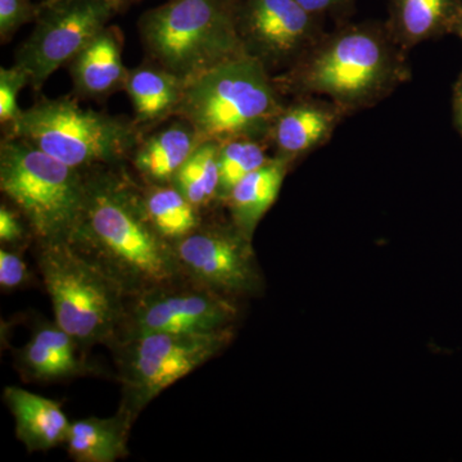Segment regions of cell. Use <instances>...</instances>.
I'll use <instances>...</instances> for the list:
<instances>
[{
  "label": "cell",
  "mask_w": 462,
  "mask_h": 462,
  "mask_svg": "<svg viewBox=\"0 0 462 462\" xmlns=\"http://www.w3.org/2000/svg\"><path fill=\"white\" fill-rule=\"evenodd\" d=\"M30 85V78L23 67H0V124L3 129H12L20 120L23 109L18 106V96Z\"/></svg>",
  "instance_id": "d4e9b609"
},
{
  "label": "cell",
  "mask_w": 462,
  "mask_h": 462,
  "mask_svg": "<svg viewBox=\"0 0 462 462\" xmlns=\"http://www.w3.org/2000/svg\"><path fill=\"white\" fill-rule=\"evenodd\" d=\"M80 343L57 322L36 328L25 346L17 349L16 365L21 378L32 383H60L99 373L85 357Z\"/></svg>",
  "instance_id": "4fadbf2b"
},
{
  "label": "cell",
  "mask_w": 462,
  "mask_h": 462,
  "mask_svg": "<svg viewBox=\"0 0 462 462\" xmlns=\"http://www.w3.org/2000/svg\"><path fill=\"white\" fill-rule=\"evenodd\" d=\"M134 422L118 410L111 418L71 422L65 445L76 462H115L129 455L127 442Z\"/></svg>",
  "instance_id": "44dd1931"
},
{
  "label": "cell",
  "mask_w": 462,
  "mask_h": 462,
  "mask_svg": "<svg viewBox=\"0 0 462 462\" xmlns=\"http://www.w3.org/2000/svg\"><path fill=\"white\" fill-rule=\"evenodd\" d=\"M263 139L234 138L220 143L218 151V200L225 202L242 179L269 162Z\"/></svg>",
  "instance_id": "cb8c5ba5"
},
{
  "label": "cell",
  "mask_w": 462,
  "mask_h": 462,
  "mask_svg": "<svg viewBox=\"0 0 462 462\" xmlns=\"http://www.w3.org/2000/svg\"><path fill=\"white\" fill-rule=\"evenodd\" d=\"M118 12L108 0L41 3L32 35L14 56V63L29 75V87L41 91L45 81L60 67L69 65Z\"/></svg>",
  "instance_id": "9c48e42d"
},
{
  "label": "cell",
  "mask_w": 462,
  "mask_h": 462,
  "mask_svg": "<svg viewBox=\"0 0 462 462\" xmlns=\"http://www.w3.org/2000/svg\"><path fill=\"white\" fill-rule=\"evenodd\" d=\"M314 18L297 0H243L236 7L245 53L270 72L288 69L318 42Z\"/></svg>",
  "instance_id": "7c38bea8"
},
{
  "label": "cell",
  "mask_w": 462,
  "mask_h": 462,
  "mask_svg": "<svg viewBox=\"0 0 462 462\" xmlns=\"http://www.w3.org/2000/svg\"><path fill=\"white\" fill-rule=\"evenodd\" d=\"M185 85L178 76L151 62L129 69L124 90L132 100L136 126L144 132L173 117Z\"/></svg>",
  "instance_id": "ac0fdd59"
},
{
  "label": "cell",
  "mask_w": 462,
  "mask_h": 462,
  "mask_svg": "<svg viewBox=\"0 0 462 462\" xmlns=\"http://www.w3.org/2000/svg\"><path fill=\"white\" fill-rule=\"evenodd\" d=\"M27 264L16 249H0V287L3 291H14L29 282Z\"/></svg>",
  "instance_id": "83f0119b"
},
{
  "label": "cell",
  "mask_w": 462,
  "mask_h": 462,
  "mask_svg": "<svg viewBox=\"0 0 462 462\" xmlns=\"http://www.w3.org/2000/svg\"><path fill=\"white\" fill-rule=\"evenodd\" d=\"M87 173V199L71 245L96 261L132 298L184 281L173 245L149 220L142 188L126 166Z\"/></svg>",
  "instance_id": "6da1fadb"
},
{
  "label": "cell",
  "mask_w": 462,
  "mask_h": 462,
  "mask_svg": "<svg viewBox=\"0 0 462 462\" xmlns=\"http://www.w3.org/2000/svg\"><path fill=\"white\" fill-rule=\"evenodd\" d=\"M0 190L25 218L33 243L71 242L83 218L87 173L23 139L5 135Z\"/></svg>",
  "instance_id": "8992f818"
},
{
  "label": "cell",
  "mask_w": 462,
  "mask_h": 462,
  "mask_svg": "<svg viewBox=\"0 0 462 462\" xmlns=\"http://www.w3.org/2000/svg\"><path fill=\"white\" fill-rule=\"evenodd\" d=\"M108 2H111L112 5H116V7L121 9L124 7L125 5H127V3L130 2V0H108Z\"/></svg>",
  "instance_id": "4dcf8cb0"
},
{
  "label": "cell",
  "mask_w": 462,
  "mask_h": 462,
  "mask_svg": "<svg viewBox=\"0 0 462 462\" xmlns=\"http://www.w3.org/2000/svg\"><path fill=\"white\" fill-rule=\"evenodd\" d=\"M199 143L190 124L175 117L165 127L143 135L130 157V162L143 181L167 184L172 182L175 173Z\"/></svg>",
  "instance_id": "e0dca14e"
},
{
  "label": "cell",
  "mask_w": 462,
  "mask_h": 462,
  "mask_svg": "<svg viewBox=\"0 0 462 462\" xmlns=\"http://www.w3.org/2000/svg\"><path fill=\"white\" fill-rule=\"evenodd\" d=\"M32 238V231L27 226L25 218L17 208L12 205L0 206V242L16 249Z\"/></svg>",
  "instance_id": "4316f807"
},
{
  "label": "cell",
  "mask_w": 462,
  "mask_h": 462,
  "mask_svg": "<svg viewBox=\"0 0 462 462\" xmlns=\"http://www.w3.org/2000/svg\"><path fill=\"white\" fill-rule=\"evenodd\" d=\"M282 96L263 63L242 54L187 83L173 117L189 123L200 143L266 139L284 109Z\"/></svg>",
  "instance_id": "3957f363"
},
{
  "label": "cell",
  "mask_w": 462,
  "mask_h": 462,
  "mask_svg": "<svg viewBox=\"0 0 462 462\" xmlns=\"http://www.w3.org/2000/svg\"><path fill=\"white\" fill-rule=\"evenodd\" d=\"M39 5L32 0H0V42L7 44L14 33L38 16Z\"/></svg>",
  "instance_id": "484cf974"
},
{
  "label": "cell",
  "mask_w": 462,
  "mask_h": 462,
  "mask_svg": "<svg viewBox=\"0 0 462 462\" xmlns=\"http://www.w3.org/2000/svg\"><path fill=\"white\" fill-rule=\"evenodd\" d=\"M143 202L152 225L172 245L203 223L202 211L172 182L141 184Z\"/></svg>",
  "instance_id": "7402d4cb"
},
{
  "label": "cell",
  "mask_w": 462,
  "mask_h": 462,
  "mask_svg": "<svg viewBox=\"0 0 462 462\" xmlns=\"http://www.w3.org/2000/svg\"><path fill=\"white\" fill-rule=\"evenodd\" d=\"M291 161L273 157L269 162L242 179L230 191L225 203L230 209L231 223L248 238L281 193Z\"/></svg>",
  "instance_id": "ffe728a7"
},
{
  "label": "cell",
  "mask_w": 462,
  "mask_h": 462,
  "mask_svg": "<svg viewBox=\"0 0 462 462\" xmlns=\"http://www.w3.org/2000/svg\"><path fill=\"white\" fill-rule=\"evenodd\" d=\"M402 51L388 30L346 27L316 42L273 81L282 94L325 96L345 112L366 107L407 78Z\"/></svg>",
  "instance_id": "7a4b0ae2"
},
{
  "label": "cell",
  "mask_w": 462,
  "mask_h": 462,
  "mask_svg": "<svg viewBox=\"0 0 462 462\" xmlns=\"http://www.w3.org/2000/svg\"><path fill=\"white\" fill-rule=\"evenodd\" d=\"M39 273L54 321L85 349L111 348L126 320L127 294L96 261L69 242L35 243Z\"/></svg>",
  "instance_id": "277c9868"
},
{
  "label": "cell",
  "mask_w": 462,
  "mask_h": 462,
  "mask_svg": "<svg viewBox=\"0 0 462 462\" xmlns=\"http://www.w3.org/2000/svg\"><path fill=\"white\" fill-rule=\"evenodd\" d=\"M5 135L17 136L80 171L125 165L144 132L134 120L83 108L75 98H39Z\"/></svg>",
  "instance_id": "52a82bcc"
},
{
  "label": "cell",
  "mask_w": 462,
  "mask_h": 462,
  "mask_svg": "<svg viewBox=\"0 0 462 462\" xmlns=\"http://www.w3.org/2000/svg\"><path fill=\"white\" fill-rule=\"evenodd\" d=\"M297 2L300 3V7L315 17L331 9L338 8L349 0H297Z\"/></svg>",
  "instance_id": "f1b7e54d"
},
{
  "label": "cell",
  "mask_w": 462,
  "mask_h": 462,
  "mask_svg": "<svg viewBox=\"0 0 462 462\" xmlns=\"http://www.w3.org/2000/svg\"><path fill=\"white\" fill-rule=\"evenodd\" d=\"M139 33L147 62L185 84L247 54L230 0H170L143 14Z\"/></svg>",
  "instance_id": "5b68a950"
},
{
  "label": "cell",
  "mask_w": 462,
  "mask_h": 462,
  "mask_svg": "<svg viewBox=\"0 0 462 462\" xmlns=\"http://www.w3.org/2000/svg\"><path fill=\"white\" fill-rule=\"evenodd\" d=\"M182 276L236 300L263 285L252 239L233 223H205L173 243Z\"/></svg>",
  "instance_id": "30bf717a"
},
{
  "label": "cell",
  "mask_w": 462,
  "mask_h": 462,
  "mask_svg": "<svg viewBox=\"0 0 462 462\" xmlns=\"http://www.w3.org/2000/svg\"><path fill=\"white\" fill-rule=\"evenodd\" d=\"M124 35L118 27L102 30L69 62L78 98L103 100L125 89L129 69L124 65Z\"/></svg>",
  "instance_id": "5bb4252c"
},
{
  "label": "cell",
  "mask_w": 462,
  "mask_h": 462,
  "mask_svg": "<svg viewBox=\"0 0 462 462\" xmlns=\"http://www.w3.org/2000/svg\"><path fill=\"white\" fill-rule=\"evenodd\" d=\"M454 115L456 126L462 135V76L458 83L456 84L454 93Z\"/></svg>",
  "instance_id": "f546056e"
},
{
  "label": "cell",
  "mask_w": 462,
  "mask_h": 462,
  "mask_svg": "<svg viewBox=\"0 0 462 462\" xmlns=\"http://www.w3.org/2000/svg\"><path fill=\"white\" fill-rule=\"evenodd\" d=\"M218 151L220 143H199L172 179V184L200 211L218 200Z\"/></svg>",
  "instance_id": "603a6c76"
},
{
  "label": "cell",
  "mask_w": 462,
  "mask_h": 462,
  "mask_svg": "<svg viewBox=\"0 0 462 462\" xmlns=\"http://www.w3.org/2000/svg\"><path fill=\"white\" fill-rule=\"evenodd\" d=\"M238 314L236 300L184 279L129 298L120 337L149 331L214 333L233 328Z\"/></svg>",
  "instance_id": "8fae6325"
},
{
  "label": "cell",
  "mask_w": 462,
  "mask_h": 462,
  "mask_svg": "<svg viewBox=\"0 0 462 462\" xmlns=\"http://www.w3.org/2000/svg\"><path fill=\"white\" fill-rule=\"evenodd\" d=\"M455 33H457L458 36L462 39V18L460 23H457V26L455 27Z\"/></svg>",
  "instance_id": "1f68e13d"
},
{
  "label": "cell",
  "mask_w": 462,
  "mask_h": 462,
  "mask_svg": "<svg viewBox=\"0 0 462 462\" xmlns=\"http://www.w3.org/2000/svg\"><path fill=\"white\" fill-rule=\"evenodd\" d=\"M3 400L14 416L16 437L30 452L65 445L71 421L58 401L14 385L5 388Z\"/></svg>",
  "instance_id": "9a60e30c"
},
{
  "label": "cell",
  "mask_w": 462,
  "mask_h": 462,
  "mask_svg": "<svg viewBox=\"0 0 462 462\" xmlns=\"http://www.w3.org/2000/svg\"><path fill=\"white\" fill-rule=\"evenodd\" d=\"M338 106L300 99L284 107L276 117L269 138L276 148V157L296 160L322 144L336 129L340 116Z\"/></svg>",
  "instance_id": "2e32d148"
},
{
  "label": "cell",
  "mask_w": 462,
  "mask_h": 462,
  "mask_svg": "<svg viewBox=\"0 0 462 462\" xmlns=\"http://www.w3.org/2000/svg\"><path fill=\"white\" fill-rule=\"evenodd\" d=\"M462 0H393L388 32L402 50L454 32Z\"/></svg>",
  "instance_id": "d6986e66"
},
{
  "label": "cell",
  "mask_w": 462,
  "mask_h": 462,
  "mask_svg": "<svg viewBox=\"0 0 462 462\" xmlns=\"http://www.w3.org/2000/svg\"><path fill=\"white\" fill-rule=\"evenodd\" d=\"M234 330L214 333L125 334L111 346L121 383L120 411L135 422L165 389L189 375L230 345Z\"/></svg>",
  "instance_id": "ba28073f"
}]
</instances>
